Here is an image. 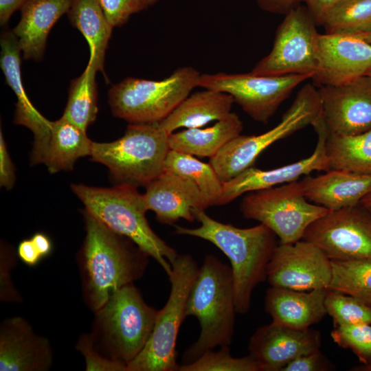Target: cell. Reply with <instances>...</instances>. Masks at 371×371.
Listing matches in <instances>:
<instances>
[{
    "instance_id": "40",
    "label": "cell",
    "mask_w": 371,
    "mask_h": 371,
    "mask_svg": "<svg viewBox=\"0 0 371 371\" xmlns=\"http://www.w3.org/2000/svg\"><path fill=\"white\" fill-rule=\"evenodd\" d=\"M14 166L8 153L2 131H0V185L10 190L15 182Z\"/></svg>"
},
{
    "instance_id": "46",
    "label": "cell",
    "mask_w": 371,
    "mask_h": 371,
    "mask_svg": "<svg viewBox=\"0 0 371 371\" xmlns=\"http://www.w3.org/2000/svg\"><path fill=\"white\" fill-rule=\"evenodd\" d=\"M360 204L367 208H371V191L361 199Z\"/></svg>"
},
{
    "instance_id": "9",
    "label": "cell",
    "mask_w": 371,
    "mask_h": 371,
    "mask_svg": "<svg viewBox=\"0 0 371 371\" xmlns=\"http://www.w3.org/2000/svg\"><path fill=\"white\" fill-rule=\"evenodd\" d=\"M321 115L318 90L307 84L298 91L275 127L257 135H238L225 144L210 164L221 182H226L252 166L258 155L272 144L312 125Z\"/></svg>"
},
{
    "instance_id": "1",
    "label": "cell",
    "mask_w": 371,
    "mask_h": 371,
    "mask_svg": "<svg viewBox=\"0 0 371 371\" xmlns=\"http://www.w3.org/2000/svg\"><path fill=\"white\" fill-rule=\"evenodd\" d=\"M86 235L80 254L86 303L96 312L122 287L144 275L149 256L83 211Z\"/></svg>"
},
{
    "instance_id": "15",
    "label": "cell",
    "mask_w": 371,
    "mask_h": 371,
    "mask_svg": "<svg viewBox=\"0 0 371 371\" xmlns=\"http://www.w3.org/2000/svg\"><path fill=\"white\" fill-rule=\"evenodd\" d=\"M322 115L329 134L350 136L371 128V77L318 89Z\"/></svg>"
},
{
    "instance_id": "3",
    "label": "cell",
    "mask_w": 371,
    "mask_h": 371,
    "mask_svg": "<svg viewBox=\"0 0 371 371\" xmlns=\"http://www.w3.org/2000/svg\"><path fill=\"white\" fill-rule=\"evenodd\" d=\"M185 313L198 319L200 334L184 351L182 364L217 346H230L236 313L232 268L213 255L206 256L189 293Z\"/></svg>"
},
{
    "instance_id": "17",
    "label": "cell",
    "mask_w": 371,
    "mask_h": 371,
    "mask_svg": "<svg viewBox=\"0 0 371 371\" xmlns=\"http://www.w3.org/2000/svg\"><path fill=\"white\" fill-rule=\"evenodd\" d=\"M371 68V44L351 34H319L313 76L324 85L345 83Z\"/></svg>"
},
{
    "instance_id": "35",
    "label": "cell",
    "mask_w": 371,
    "mask_h": 371,
    "mask_svg": "<svg viewBox=\"0 0 371 371\" xmlns=\"http://www.w3.org/2000/svg\"><path fill=\"white\" fill-rule=\"evenodd\" d=\"M178 371H260L256 360L251 355L234 357L229 346H221L203 354L195 361L179 365Z\"/></svg>"
},
{
    "instance_id": "22",
    "label": "cell",
    "mask_w": 371,
    "mask_h": 371,
    "mask_svg": "<svg viewBox=\"0 0 371 371\" xmlns=\"http://www.w3.org/2000/svg\"><path fill=\"white\" fill-rule=\"evenodd\" d=\"M328 291H300L271 286L266 292L265 309L272 322L294 328H307L327 315L324 302Z\"/></svg>"
},
{
    "instance_id": "14",
    "label": "cell",
    "mask_w": 371,
    "mask_h": 371,
    "mask_svg": "<svg viewBox=\"0 0 371 371\" xmlns=\"http://www.w3.org/2000/svg\"><path fill=\"white\" fill-rule=\"evenodd\" d=\"M332 278L330 260L315 244L300 240L280 243L267 268L272 286L308 291L328 289Z\"/></svg>"
},
{
    "instance_id": "13",
    "label": "cell",
    "mask_w": 371,
    "mask_h": 371,
    "mask_svg": "<svg viewBox=\"0 0 371 371\" xmlns=\"http://www.w3.org/2000/svg\"><path fill=\"white\" fill-rule=\"evenodd\" d=\"M302 239L330 260H371V212L360 203L330 210L309 225Z\"/></svg>"
},
{
    "instance_id": "33",
    "label": "cell",
    "mask_w": 371,
    "mask_h": 371,
    "mask_svg": "<svg viewBox=\"0 0 371 371\" xmlns=\"http://www.w3.org/2000/svg\"><path fill=\"white\" fill-rule=\"evenodd\" d=\"M329 290L340 291L371 305V260H330Z\"/></svg>"
},
{
    "instance_id": "30",
    "label": "cell",
    "mask_w": 371,
    "mask_h": 371,
    "mask_svg": "<svg viewBox=\"0 0 371 371\" xmlns=\"http://www.w3.org/2000/svg\"><path fill=\"white\" fill-rule=\"evenodd\" d=\"M164 170L190 179L210 206L218 205L223 183L210 163H204L193 155L170 149L166 159Z\"/></svg>"
},
{
    "instance_id": "28",
    "label": "cell",
    "mask_w": 371,
    "mask_h": 371,
    "mask_svg": "<svg viewBox=\"0 0 371 371\" xmlns=\"http://www.w3.org/2000/svg\"><path fill=\"white\" fill-rule=\"evenodd\" d=\"M92 143L85 131L61 117L52 122L43 164L51 174L71 170L79 158L90 156Z\"/></svg>"
},
{
    "instance_id": "19",
    "label": "cell",
    "mask_w": 371,
    "mask_h": 371,
    "mask_svg": "<svg viewBox=\"0 0 371 371\" xmlns=\"http://www.w3.org/2000/svg\"><path fill=\"white\" fill-rule=\"evenodd\" d=\"M320 345L318 330L271 322L255 331L249 340V350L260 371H282L292 360L319 350Z\"/></svg>"
},
{
    "instance_id": "18",
    "label": "cell",
    "mask_w": 371,
    "mask_h": 371,
    "mask_svg": "<svg viewBox=\"0 0 371 371\" xmlns=\"http://www.w3.org/2000/svg\"><path fill=\"white\" fill-rule=\"evenodd\" d=\"M0 65L7 84L17 98L14 123L28 128L34 134L32 165L43 164L48 149L52 122L43 117L33 106L23 88L21 73V48L12 31L1 36Z\"/></svg>"
},
{
    "instance_id": "42",
    "label": "cell",
    "mask_w": 371,
    "mask_h": 371,
    "mask_svg": "<svg viewBox=\"0 0 371 371\" xmlns=\"http://www.w3.org/2000/svg\"><path fill=\"white\" fill-rule=\"evenodd\" d=\"M259 7L266 12L286 14L297 7L304 0H255Z\"/></svg>"
},
{
    "instance_id": "23",
    "label": "cell",
    "mask_w": 371,
    "mask_h": 371,
    "mask_svg": "<svg viewBox=\"0 0 371 371\" xmlns=\"http://www.w3.org/2000/svg\"><path fill=\"white\" fill-rule=\"evenodd\" d=\"M300 181L307 200L329 210L359 204L371 191V175L340 169L317 177L308 175Z\"/></svg>"
},
{
    "instance_id": "8",
    "label": "cell",
    "mask_w": 371,
    "mask_h": 371,
    "mask_svg": "<svg viewBox=\"0 0 371 371\" xmlns=\"http://www.w3.org/2000/svg\"><path fill=\"white\" fill-rule=\"evenodd\" d=\"M199 268L189 254H178L168 276L171 289L146 345L127 365V371H176V342L182 322L186 317L187 299Z\"/></svg>"
},
{
    "instance_id": "32",
    "label": "cell",
    "mask_w": 371,
    "mask_h": 371,
    "mask_svg": "<svg viewBox=\"0 0 371 371\" xmlns=\"http://www.w3.org/2000/svg\"><path fill=\"white\" fill-rule=\"evenodd\" d=\"M322 25L326 34L371 32V0H341L327 13Z\"/></svg>"
},
{
    "instance_id": "27",
    "label": "cell",
    "mask_w": 371,
    "mask_h": 371,
    "mask_svg": "<svg viewBox=\"0 0 371 371\" xmlns=\"http://www.w3.org/2000/svg\"><path fill=\"white\" fill-rule=\"evenodd\" d=\"M68 19L86 38L90 51L89 65L104 71L106 49L113 27L98 0H72Z\"/></svg>"
},
{
    "instance_id": "38",
    "label": "cell",
    "mask_w": 371,
    "mask_h": 371,
    "mask_svg": "<svg viewBox=\"0 0 371 371\" xmlns=\"http://www.w3.org/2000/svg\"><path fill=\"white\" fill-rule=\"evenodd\" d=\"M76 348L84 356L87 371H127L126 364L109 359L96 350L91 335H81Z\"/></svg>"
},
{
    "instance_id": "50",
    "label": "cell",
    "mask_w": 371,
    "mask_h": 371,
    "mask_svg": "<svg viewBox=\"0 0 371 371\" xmlns=\"http://www.w3.org/2000/svg\"><path fill=\"white\" fill-rule=\"evenodd\" d=\"M368 210H370V212H371V208H368Z\"/></svg>"
},
{
    "instance_id": "36",
    "label": "cell",
    "mask_w": 371,
    "mask_h": 371,
    "mask_svg": "<svg viewBox=\"0 0 371 371\" xmlns=\"http://www.w3.org/2000/svg\"><path fill=\"white\" fill-rule=\"evenodd\" d=\"M331 337L340 347L351 350L363 366L371 362V324L334 326Z\"/></svg>"
},
{
    "instance_id": "5",
    "label": "cell",
    "mask_w": 371,
    "mask_h": 371,
    "mask_svg": "<svg viewBox=\"0 0 371 371\" xmlns=\"http://www.w3.org/2000/svg\"><path fill=\"white\" fill-rule=\"evenodd\" d=\"M168 136L159 123L130 124L115 141L93 142L90 156L106 166L118 184L146 187L164 171Z\"/></svg>"
},
{
    "instance_id": "25",
    "label": "cell",
    "mask_w": 371,
    "mask_h": 371,
    "mask_svg": "<svg viewBox=\"0 0 371 371\" xmlns=\"http://www.w3.org/2000/svg\"><path fill=\"white\" fill-rule=\"evenodd\" d=\"M234 102L227 93L205 89L189 95L159 124L169 135L179 128H200L228 116Z\"/></svg>"
},
{
    "instance_id": "44",
    "label": "cell",
    "mask_w": 371,
    "mask_h": 371,
    "mask_svg": "<svg viewBox=\"0 0 371 371\" xmlns=\"http://www.w3.org/2000/svg\"><path fill=\"white\" fill-rule=\"evenodd\" d=\"M27 0H0V23L5 25L11 15L21 9Z\"/></svg>"
},
{
    "instance_id": "41",
    "label": "cell",
    "mask_w": 371,
    "mask_h": 371,
    "mask_svg": "<svg viewBox=\"0 0 371 371\" xmlns=\"http://www.w3.org/2000/svg\"><path fill=\"white\" fill-rule=\"evenodd\" d=\"M341 0H304L305 6L317 25H322L327 13Z\"/></svg>"
},
{
    "instance_id": "7",
    "label": "cell",
    "mask_w": 371,
    "mask_h": 371,
    "mask_svg": "<svg viewBox=\"0 0 371 371\" xmlns=\"http://www.w3.org/2000/svg\"><path fill=\"white\" fill-rule=\"evenodd\" d=\"M200 75L183 67L160 80L126 78L109 90V104L115 116L130 124L159 123L197 87Z\"/></svg>"
},
{
    "instance_id": "10",
    "label": "cell",
    "mask_w": 371,
    "mask_h": 371,
    "mask_svg": "<svg viewBox=\"0 0 371 371\" xmlns=\"http://www.w3.org/2000/svg\"><path fill=\"white\" fill-rule=\"evenodd\" d=\"M240 210L245 218L269 227L283 244L302 240L309 225L330 211L307 200L300 181L250 192Z\"/></svg>"
},
{
    "instance_id": "47",
    "label": "cell",
    "mask_w": 371,
    "mask_h": 371,
    "mask_svg": "<svg viewBox=\"0 0 371 371\" xmlns=\"http://www.w3.org/2000/svg\"><path fill=\"white\" fill-rule=\"evenodd\" d=\"M353 36H355L357 37H359L365 41L371 44V32H365V33H359V34H351Z\"/></svg>"
},
{
    "instance_id": "6",
    "label": "cell",
    "mask_w": 371,
    "mask_h": 371,
    "mask_svg": "<svg viewBox=\"0 0 371 371\" xmlns=\"http://www.w3.org/2000/svg\"><path fill=\"white\" fill-rule=\"evenodd\" d=\"M158 311L145 303L133 283L127 284L95 312L91 335L105 351L106 357L127 366L148 340Z\"/></svg>"
},
{
    "instance_id": "43",
    "label": "cell",
    "mask_w": 371,
    "mask_h": 371,
    "mask_svg": "<svg viewBox=\"0 0 371 371\" xmlns=\"http://www.w3.org/2000/svg\"><path fill=\"white\" fill-rule=\"evenodd\" d=\"M19 258L27 265H36L43 258L32 238L25 239L20 242L17 248Z\"/></svg>"
},
{
    "instance_id": "4",
    "label": "cell",
    "mask_w": 371,
    "mask_h": 371,
    "mask_svg": "<svg viewBox=\"0 0 371 371\" xmlns=\"http://www.w3.org/2000/svg\"><path fill=\"white\" fill-rule=\"evenodd\" d=\"M72 192L82 201L85 210L113 232L132 240L154 258L168 276L178 254L151 229L146 217L148 211L143 194L137 188L117 184L100 188L72 184Z\"/></svg>"
},
{
    "instance_id": "20",
    "label": "cell",
    "mask_w": 371,
    "mask_h": 371,
    "mask_svg": "<svg viewBox=\"0 0 371 371\" xmlns=\"http://www.w3.org/2000/svg\"><path fill=\"white\" fill-rule=\"evenodd\" d=\"M143 196L147 210L153 211L157 220L165 225H173L181 218L192 222V209L210 207L193 181L167 170L146 186Z\"/></svg>"
},
{
    "instance_id": "12",
    "label": "cell",
    "mask_w": 371,
    "mask_h": 371,
    "mask_svg": "<svg viewBox=\"0 0 371 371\" xmlns=\"http://www.w3.org/2000/svg\"><path fill=\"white\" fill-rule=\"evenodd\" d=\"M309 74L280 76L247 74H201L197 87L227 93L253 120L267 124L280 105Z\"/></svg>"
},
{
    "instance_id": "48",
    "label": "cell",
    "mask_w": 371,
    "mask_h": 371,
    "mask_svg": "<svg viewBox=\"0 0 371 371\" xmlns=\"http://www.w3.org/2000/svg\"><path fill=\"white\" fill-rule=\"evenodd\" d=\"M355 370H361V371H371V362L367 365H361L357 367Z\"/></svg>"
},
{
    "instance_id": "45",
    "label": "cell",
    "mask_w": 371,
    "mask_h": 371,
    "mask_svg": "<svg viewBox=\"0 0 371 371\" xmlns=\"http://www.w3.org/2000/svg\"><path fill=\"white\" fill-rule=\"evenodd\" d=\"M31 238L43 258L52 253V243L47 235L38 232L34 234Z\"/></svg>"
},
{
    "instance_id": "16",
    "label": "cell",
    "mask_w": 371,
    "mask_h": 371,
    "mask_svg": "<svg viewBox=\"0 0 371 371\" xmlns=\"http://www.w3.org/2000/svg\"><path fill=\"white\" fill-rule=\"evenodd\" d=\"M317 135V141L313 153L296 162L267 170L252 166L235 177L223 183L222 194L218 205L230 203L245 193L263 190L297 181L302 175L313 171L330 170L326 142L328 130L322 115L312 124Z\"/></svg>"
},
{
    "instance_id": "24",
    "label": "cell",
    "mask_w": 371,
    "mask_h": 371,
    "mask_svg": "<svg viewBox=\"0 0 371 371\" xmlns=\"http://www.w3.org/2000/svg\"><path fill=\"white\" fill-rule=\"evenodd\" d=\"M71 1L27 0L21 8V20L12 30L25 59L42 58L49 31L60 17L67 13Z\"/></svg>"
},
{
    "instance_id": "2",
    "label": "cell",
    "mask_w": 371,
    "mask_h": 371,
    "mask_svg": "<svg viewBox=\"0 0 371 371\" xmlns=\"http://www.w3.org/2000/svg\"><path fill=\"white\" fill-rule=\"evenodd\" d=\"M192 214L201 225H175V233L209 241L227 256L232 271L236 313H247L254 289L267 280V265L278 246L277 236L262 223L239 228L217 221L198 208L192 209Z\"/></svg>"
},
{
    "instance_id": "31",
    "label": "cell",
    "mask_w": 371,
    "mask_h": 371,
    "mask_svg": "<svg viewBox=\"0 0 371 371\" xmlns=\"http://www.w3.org/2000/svg\"><path fill=\"white\" fill-rule=\"evenodd\" d=\"M98 71L87 65L83 73L70 84L67 105L62 117L84 131L96 119Z\"/></svg>"
},
{
    "instance_id": "49",
    "label": "cell",
    "mask_w": 371,
    "mask_h": 371,
    "mask_svg": "<svg viewBox=\"0 0 371 371\" xmlns=\"http://www.w3.org/2000/svg\"><path fill=\"white\" fill-rule=\"evenodd\" d=\"M366 74L371 77V68L367 71Z\"/></svg>"
},
{
    "instance_id": "34",
    "label": "cell",
    "mask_w": 371,
    "mask_h": 371,
    "mask_svg": "<svg viewBox=\"0 0 371 371\" xmlns=\"http://www.w3.org/2000/svg\"><path fill=\"white\" fill-rule=\"evenodd\" d=\"M324 304L334 326L371 324V305L352 295L328 289Z\"/></svg>"
},
{
    "instance_id": "37",
    "label": "cell",
    "mask_w": 371,
    "mask_h": 371,
    "mask_svg": "<svg viewBox=\"0 0 371 371\" xmlns=\"http://www.w3.org/2000/svg\"><path fill=\"white\" fill-rule=\"evenodd\" d=\"M110 24L124 25L130 16L155 4L158 0H98Z\"/></svg>"
},
{
    "instance_id": "21",
    "label": "cell",
    "mask_w": 371,
    "mask_h": 371,
    "mask_svg": "<svg viewBox=\"0 0 371 371\" xmlns=\"http://www.w3.org/2000/svg\"><path fill=\"white\" fill-rule=\"evenodd\" d=\"M53 362L49 341L21 317L6 319L0 328L1 371H46Z\"/></svg>"
},
{
    "instance_id": "39",
    "label": "cell",
    "mask_w": 371,
    "mask_h": 371,
    "mask_svg": "<svg viewBox=\"0 0 371 371\" xmlns=\"http://www.w3.org/2000/svg\"><path fill=\"white\" fill-rule=\"evenodd\" d=\"M331 368L330 363L319 349L292 360L282 371H326Z\"/></svg>"
},
{
    "instance_id": "11",
    "label": "cell",
    "mask_w": 371,
    "mask_h": 371,
    "mask_svg": "<svg viewBox=\"0 0 371 371\" xmlns=\"http://www.w3.org/2000/svg\"><path fill=\"white\" fill-rule=\"evenodd\" d=\"M316 25L305 5L288 12L276 30L271 52L251 72L270 76L309 74L313 78L319 34Z\"/></svg>"
},
{
    "instance_id": "29",
    "label": "cell",
    "mask_w": 371,
    "mask_h": 371,
    "mask_svg": "<svg viewBox=\"0 0 371 371\" xmlns=\"http://www.w3.org/2000/svg\"><path fill=\"white\" fill-rule=\"evenodd\" d=\"M326 148L330 169L371 175V128L350 136L328 133Z\"/></svg>"
},
{
    "instance_id": "26",
    "label": "cell",
    "mask_w": 371,
    "mask_h": 371,
    "mask_svg": "<svg viewBox=\"0 0 371 371\" xmlns=\"http://www.w3.org/2000/svg\"><path fill=\"white\" fill-rule=\"evenodd\" d=\"M243 128L238 115L231 112L212 126L187 128L170 133L169 146L171 150L211 159L225 144L240 135Z\"/></svg>"
}]
</instances>
